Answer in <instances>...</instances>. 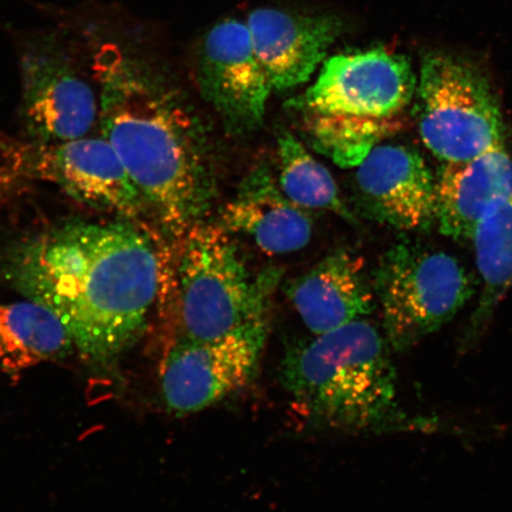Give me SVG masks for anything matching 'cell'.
I'll return each instance as SVG.
<instances>
[{"label": "cell", "mask_w": 512, "mask_h": 512, "mask_svg": "<svg viewBox=\"0 0 512 512\" xmlns=\"http://www.w3.org/2000/svg\"><path fill=\"white\" fill-rule=\"evenodd\" d=\"M374 292L390 349L406 352L457 316L473 284L452 255L405 242L383 255Z\"/></svg>", "instance_id": "6"}, {"label": "cell", "mask_w": 512, "mask_h": 512, "mask_svg": "<svg viewBox=\"0 0 512 512\" xmlns=\"http://www.w3.org/2000/svg\"><path fill=\"white\" fill-rule=\"evenodd\" d=\"M99 89L101 137L113 146L147 209L181 240L203 222L211 182L190 120L152 91L107 25L82 37Z\"/></svg>", "instance_id": "2"}, {"label": "cell", "mask_w": 512, "mask_h": 512, "mask_svg": "<svg viewBox=\"0 0 512 512\" xmlns=\"http://www.w3.org/2000/svg\"><path fill=\"white\" fill-rule=\"evenodd\" d=\"M6 152L17 179L56 185L73 200L138 222L147 206L113 146L104 137H83L60 144L15 143Z\"/></svg>", "instance_id": "8"}, {"label": "cell", "mask_w": 512, "mask_h": 512, "mask_svg": "<svg viewBox=\"0 0 512 512\" xmlns=\"http://www.w3.org/2000/svg\"><path fill=\"white\" fill-rule=\"evenodd\" d=\"M17 48L21 117L30 142L50 145L86 137L99 123L100 102L79 38L67 29H44L21 36Z\"/></svg>", "instance_id": "5"}, {"label": "cell", "mask_w": 512, "mask_h": 512, "mask_svg": "<svg viewBox=\"0 0 512 512\" xmlns=\"http://www.w3.org/2000/svg\"><path fill=\"white\" fill-rule=\"evenodd\" d=\"M389 348L374 325L358 319L293 344L281 361L280 380L307 416L337 430L392 432L434 427L401 411Z\"/></svg>", "instance_id": "3"}, {"label": "cell", "mask_w": 512, "mask_h": 512, "mask_svg": "<svg viewBox=\"0 0 512 512\" xmlns=\"http://www.w3.org/2000/svg\"><path fill=\"white\" fill-rule=\"evenodd\" d=\"M416 95L422 142L444 163L465 162L503 142L501 108L471 64L445 54L426 56Z\"/></svg>", "instance_id": "7"}, {"label": "cell", "mask_w": 512, "mask_h": 512, "mask_svg": "<svg viewBox=\"0 0 512 512\" xmlns=\"http://www.w3.org/2000/svg\"><path fill=\"white\" fill-rule=\"evenodd\" d=\"M197 80L228 124L249 130L262 123L272 85L247 24L227 19L208 32L197 57Z\"/></svg>", "instance_id": "11"}, {"label": "cell", "mask_w": 512, "mask_h": 512, "mask_svg": "<svg viewBox=\"0 0 512 512\" xmlns=\"http://www.w3.org/2000/svg\"><path fill=\"white\" fill-rule=\"evenodd\" d=\"M482 293L459 339L458 351L476 348L492 316L512 287V196L488 210L472 234Z\"/></svg>", "instance_id": "17"}, {"label": "cell", "mask_w": 512, "mask_h": 512, "mask_svg": "<svg viewBox=\"0 0 512 512\" xmlns=\"http://www.w3.org/2000/svg\"><path fill=\"white\" fill-rule=\"evenodd\" d=\"M15 181L18 179L12 171L8 153H6V140L0 138V196L3 195L4 190L10 189Z\"/></svg>", "instance_id": "21"}, {"label": "cell", "mask_w": 512, "mask_h": 512, "mask_svg": "<svg viewBox=\"0 0 512 512\" xmlns=\"http://www.w3.org/2000/svg\"><path fill=\"white\" fill-rule=\"evenodd\" d=\"M304 114V126L312 146L343 168L360 165L390 133L399 121L380 123Z\"/></svg>", "instance_id": "20"}, {"label": "cell", "mask_w": 512, "mask_h": 512, "mask_svg": "<svg viewBox=\"0 0 512 512\" xmlns=\"http://www.w3.org/2000/svg\"><path fill=\"white\" fill-rule=\"evenodd\" d=\"M166 266L143 224L125 219L57 223L0 254V278L53 312L82 360L105 371L144 335Z\"/></svg>", "instance_id": "1"}, {"label": "cell", "mask_w": 512, "mask_h": 512, "mask_svg": "<svg viewBox=\"0 0 512 512\" xmlns=\"http://www.w3.org/2000/svg\"><path fill=\"white\" fill-rule=\"evenodd\" d=\"M415 78L405 57L371 49L324 61L298 106L303 113L390 123L411 104Z\"/></svg>", "instance_id": "9"}, {"label": "cell", "mask_w": 512, "mask_h": 512, "mask_svg": "<svg viewBox=\"0 0 512 512\" xmlns=\"http://www.w3.org/2000/svg\"><path fill=\"white\" fill-rule=\"evenodd\" d=\"M266 337L267 324L210 341L174 339L160 370L166 406L177 414L196 413L247 386Z\"/></svg>", "instance_id": "10"}, {"label": "cell", "mask_w": 512, "mask_h": 512, "mask_svg": "<svg viewBox=\"0 0 512 512\" xmlns=\"http://www.w3.org/2000/svg\"><path fill=\"white\" fill-rule=\"evenodd\" d=\"M512 196V156L504 143L465 162L445 163L437 181V223L453 239H471L488 210Z\"/></svg>", "instance_id": "15"}, {"label": "cell", "mask_w": 512, "mask_h": 512, "mask_svg": "<svg viewBox=\"0 0 512 512\" xmlns=\"http://www.w3.org/2000/svg\"><path fill=\"white\" fill-rule=\"evenodd\" d=\"M222 227L246 235L268 254L297 252L312 235L310 217L288 200L265 166H258L243 179L223 211Z\"/></svg>", "instance_id": "16"}, {"label": "cell", "mask_w": 512, "mask_h": 512, "mask_svg": "<svg viewBox=\"0 0 512 512\" xmlns=\"http://www.w3.org/2000/svg\"><path fill=\"white\" fill-rule=\"evenodd\" d=\"M174 284L178 337L210 341L267 324L278 275L256 278L226 229L200 222L178 241Z\"/></svg>", "instance_id": "4"}, {"label": "cell", "mask_w": 512, "mask_h": 512, "mask_svg": "<svg viewBox=\"0 0 512 512\" xmlns=\"http://www.w3.org/2000/svg\"><path fill=\"white\" fill-rule=\"evenodd\" d=\"M278 160V185L288 200L302 209L329 210L350 217L334 176L293 134H280Z\"/></svg>", "instance_id": "19"}, {"label": "cell", "mask_w": 512, "mask_h": 512, "mask_svg": "<svg viewBox=\"0 0 512 512\" xmlns=\"http://www.w3.org/2000/svg\"><path fill=\"white\" fill-rule=\"evenodd\" d=\"M374 290L363 262L348 251L334 252L287 287V296L313 335L342 328L374 310Z\"/></svg>", "instance_id": "14"}, {"label": "cell", "mask_w": 512, "mask_h": 512, "mask_svg": "<svg viewBox=\"0 0 512 512\" xmlns=\"http://www.w3.org/2000/svg\"><path fill=\"white\" fill-rule=\"evenodd\" d=\"M72 337L46 307L25 300L0 303V371L14 376L73 351Z\"/></svg>", "instance_id": "18"}, {"label": "cell", "mask_w": 512, "mask_h": 512, "mask_svg": "<svg viewBox=\"0 0 512 512\" xmlns=\"http://www.w3.org/2000/svg\"><path fill=\"white\" fill-rule=\"evenodd\" d=\"M362 200L376 219L405 232L437 222V181L419 152L403 145H377L357 166Z\"/></svg>", "instance_id": "12"}, {"label": "cell", "mask_w": 512, "mask_h": 512, "mask_svg": "<svg viewBox=\"0 0 512 512\" xmlns=\"http://www.w3.org/2000/svg\"><path fill=\"white\" fill-rule=\"evenodd\" d=\"M253 48L272 88L286 91L310 80L342 32L334 15L258 9L248 18Z\"/></svg>", "instance_id": "13"}]
</instances>
